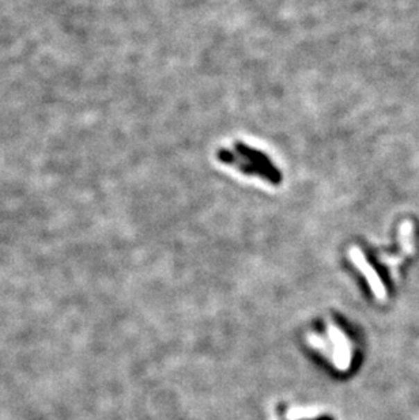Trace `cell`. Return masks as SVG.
Returning <instances> with one entry per match:
<instances>
[{
	"label": "cell",
	"mask_w": 419,
	"mask_h": 420,
	"mask_svg": "<svg viewBox=\"0 0 419 420\" xmlns=\"http://www.w3.org/2000/svg\"><path fill=\"white\" fill-rule=\"evenodd\" d=\"M309 344L325 355L341 371H348L352 362V346L349 336L334 322L327 324L325 338L309 335Z\"/></svg>",
	"instance_id": "obj_1"
},
{
	"label": "cell",
	"mask_w": 419,
	"mask_h": 420,
	"mask_svg": "<svg viewBox=\"0 0 419 420\" xmlns=\"http://www.w3.org/2000/svg\"><path fill=\"white\" fill-rule=\"evenodd\" d=\"M399 237H400V244H402V250L397 254L389 256V254H380L379 260L382 264L388 267L392 279L397 278L399 267L407 260L410 256L414 254L416 252V243H414V223L410 220H404L400 225L399 229Z\"/></svg>",
	"instance_id": "obj_2"
},
{
	"label": "cell",
	"mask_w": 419,
	"mask_h": 420,
	"mask_svg": "<svg viewBox=\"0 0 419 420\" xmlns=\"http://www.w3.org/2000/svg\"><path fill=\"white\" fill-rule=\"evenodd\" d=\"M349 256L352 264L365 277L373 295L379 301H386V288H385L384 283L379 277V274L376 272V270L370 265V263L366 259V256L364 254V252L359 247L352 246V247H350Z\"/></svg>",
	"instance_id": "obj_3"
}]
</instances>
